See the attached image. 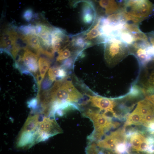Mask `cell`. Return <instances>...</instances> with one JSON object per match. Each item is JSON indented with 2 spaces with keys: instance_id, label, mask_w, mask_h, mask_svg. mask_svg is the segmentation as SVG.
I'll list each match as a JSON object with an SVG mask.
<instances>
[{
  "instance_id": "d6986e66",
  "label": "cell",
  "mask_w": 154,
  "mask_h": 154,
  "mask_svg": "<svg viewBox=\"0 0 154 154\" xmlns=\"http://www.w3.org/2000/svg\"><path fill=\"white\" fill-rule=\"evenodd\" d=\"M19 30L23 35L33 34V25H30L22 26L19 28Z\"/></svg>"
},
{
  "instance_id": "4fadbf2b",
  "label": "cell",
  "mask_w": 154,
  "mask_h": 154,
  "mask_svg": "<svg viewBox=\"0 0 154 154\" xmlns=\"http://www.w3.org/2000/svg\"><path fill=\"white\" fill-rule=\"evenodd\" d=\"M143 116L135 109L128 116L127 125H139L143 123Z\"/></svg>"
},
{
  "instance_id": "ffe728a7",
  "label": "cell",
  "mask_w": 154,
  "mask_h": 154,
  "mask_svg": "<svg viewBox=\"0 0 154 154\" xmlns=\"http://www.w3.org/2000/svg\"><path fill=\"white\" fill-rule=\"evenodd\" d=\"M86 151V154H99L97 146L94 142H89Z\"/></svg>"
},
{
  "instance_id": "603a6c76",
  "label": "cell",
  "mask_w": 154,
  "mask_h": 154,
  "mask_svg": "<svg viewBox=\"0 0 154 154\" xmlns=\"http://www.w3.org/2000/svg\"></svg>"
},
{
  "instance_id": "277c9868",
  "label": "cell",
  "mask_w": 154,
  "mask_h": 154,
  "mask_svg": "<svg viewBox=\"0 0 154 154\" xmlns=\"http://www.w3.org/2000/svg\"><path fill=\"white\" fill-rule=\"evenodd\" d=\"M104 42L105 58L109 63L119 61L129 50L128 45L116 38L107 39Z\"/></svg>"
},
{
  "instance_id": "2e32d148",
  "label": "cell",
  "mask_w": 154,
  "mask_h": 154,
  "mask_svg": "<svg viewBox=\"0 0 154 154\" xmlns=\"http://www.w3.org/2000/svg\"><path fill=\"white\" fill-rule=\"evenodd\" d=\"M18 33L13 29H7L4 31L1 35L0 44L17 37Z\"/></svg>"
},
{
  "instance_id": "5bb4252c",
  "label": "cell",
  "mask_w": 154,
  "mask_h": 154,
  "mask_svg": "<svg viewBox=\"0 0 154 154\" xmlns=\"http://www.w3.org/2000/svg\"><path fill=\"white\" fill-rule=\"evenodd\" d=\"M38 64L40 76L43 79L46 72L49 69L50 63L47 58L43 57H40L38 59Z\"/></svg>"
},
{
  "instance_id": "7c38bea8",
  "label": "cell",
  "mask_w": 154,
  "mask_h": 154,
  "mask_svg": "<svg viewBox=\"0 0 154 154\" xmlns=\"http://www.w3.org/2000/svg\"><path fill=\"white\" fill-rule=\"evenodd\" d=\"M117 38L128 46L133 44L135 42L134 37L131 33L125 27L121 31L118 35Z\"/></svg>"
},
{
  "instance_id": "6da1fadb",
  "label": "cell",
  "mask_w": 154,
  "mask_h": 154,
  "mask_svg": "<svg viewBox=\"0 0 154 154\" xmlns=\"http://www.w3.org/2000/svg\"><path fill=\"white\" fill-rule=\"evenodd\" d=\"M54 117L42 113H33L27 118L16 142L18 148L26 149L62 133Z\"/></svg>"
},
{
  "instance_id": "9c48e42d",
  "label": "cell",
  "mask_w": 154,
  "mask_h": 154,
  "mask_svg": "<svg viewBox=\"0 0 154 154\" xmlns=\"http://www.w3.org/2000/svg\"><path fill=\"white\" fill-rule=\"evenodd\" d=\"M22 35L28 46L35 50L37 53L38 55L42 48L40 41L38 37L34 34Z\"/></svg>"
},
{
  "instance_id": "8992f818",
  "label": "cell",
  "mask_w": 154,
  "mask_h": 154,
  "mask_svg": "<svg viewBox=\"0 0 154 154\" xmlns=\"http://www.w3.org/2000/svg\"><path fill=\"white\" fill-rule=\"evenodd\" d=\"M120 134L117 131L111 132L104 138L97 141V146L101 148L113 150L116 149L120 140Z\"/></svg>"
},
{
  "instance_id": "3957f363",
  "label": "cell",
  "mask_w": 154,
  "mask_h": 154,
  "mask_svg": "<svg viewBox=\"0 0 154 154\" xmlns=\"http://www.w3.org/2000/svg\"><path fill=\"white\" fill-rule=\"evenodd\" d=\"M83 116L92 122L94 130L88 137L89 142H94L101 139L105 132L112 125L111 118L100 111L88 109L82 114Z\"/></svg>"
},
{
  "instance_id": "8fae6325",
  "label": "cell",
  "mask_w": 154,
  "mask_h": 154,
  "mask_svg": "<svg viewBox=\"0 0 154 154\" xmlns=\"http://www.w3.org/2000/svg\"><path fill=\"white\" fill-rule=\"evenodd\" d=\"M49 79L52 81L59 80L65 78L66 76V72L63 68L60 67L51 68L49 69L48 72Z\"/></svg>"
},
{
  "instance_id": "7402d4cb",
  "label": "cell",
  "mask_w": 154,
  "mask_h": 154,
  "mask_svg": "<svg viewBox=\"0 0 154 154\" xmlns=\"http://www.w3.org/2000/svg\"><path fill=\"white\" fill-rule=\"evenodd\" d=\"M117 150L120 152H122L125 151V145L123 143H121L117 145L116 148Z\"/></svg>"
},
{
  "instance_id": "44dd1931",
  "label": "cell",
  "mask_w": 154,
  "mask_h": 154,
  "mask_svg": "<svg viewBox=\"0 0 154 154\" xmlns=\"http://www.w3.org/2000/svg\"><path fill=\"white\" fill-rule=\"evenodd\" d=\"M33 16V11L31 9H28L26 10L24 12L23 15V17L24 19L28 22L31 19Z\"/></svg>"
},
{
  "instance_id": "ba28073f",
  "label": "cell",
  "mask_w": 154,
  "mask_h": 154,
  "mask_svg": "<svg viewBox=\"0 0 154 154\" xmlns=\"http://www.w3.org/2000/svg\"><path fill=\"white\" fill-rule=\"evenodd\" d=\"M100 6L105 9L107 15L116 13L121 11L118 4L114 0H100L99 2Z\"/></svg>"
},
{
  "instance_id": "e0dca14e",
  "label": "cell",
  "mask_w": 154,
  "mask_h": 154,
  "mask_svg": "<svg viewBox=\"0 0 154 154\" xmlns=\"http://www.w3.org/2000/svg\"><path fill=\"white\" fill-rule=\"evenodd\" d=\"M58 55L56 60L60 62L66 59H68L71 55V53L70 50L66 48L58 52Z\"/></svg>"
},
{
  "instance_id": "7a4b0ae2",
  "label": "cell",
  "mask_w": 154,
  "mask_h": 154,
  "mask_svg": "<svg viewBox=\"0 0 154 154\" xmlns=\"http://www.w3.org/2000/svg\"><path fill=\"white\" fill-rule=\"evenodd\" d=\"M121 11L130 16L134 22L139 24L152 14L154 5L148 0L123 1Z\"/></svg>"
},
{
  "instance_id": "9a60e30c",
  "label": "cell",
  "mask_w": 154,
  "mask_h": 154,
  "mask_svg": "<svg viewBox=\"0 0 154 154\" xmlns=\"http://www.w3.org/2000/svg\"><path fill=\"white\" fill-rule=\"evenodd\" d=\"M145 138L141 134L138 133L133 134L130 138V142L132 147L134 149L139 150V148L142 141Z\"/></svg>"
},
{
  "instance_id": "5b68a950",
  "label": "cell",
  "mask_w": 154,
  "mask_h": 154,
  "mask_svg": "<svg viewBox=\"0 0 154 154\" xmlns=\"http://www.w3.org/2000/svg\"><path fill=\"white\" fill-rule=\"evenodd\" d=\"M88 96L89 98L87 102L90 103L92 106L98 108L100 112L105 114L109 112L116 116L113 110L115 103L113 100L97 96Z\"/></svg>"
},
{
  "instance_id": "52a82bcc",
  "label": "cell",
  "mask_w": 154,
  "mask_h": 154,
  "mask_svg": "<svg viewBox=\"0 0 154 154\" xmlns=\"http://www.w3.org/2000/svg\"><path fill=\"white\" fill-rule=\"evenodd\" d=\"M38 54L28 48L25 52L21 60L29 71L36 73L38 69Z\"/></svg>"
},
{
  "instance_id": "ac0fdd59",
  "label": "cell",
  "mask_w": 154,
  "mask_h": 154,
  "mask_svg": "<svg viewBox=\"0 0 154 154\" xmlns=\"http://www.w3.org/2000/svg\"><path fill=\"white\" fill-rule=\"evenodd\" d=\"M124 27L131 33H135L141 32L139 29V25L133 23L125 22Z\"/></svg>"
},
{
  "instance_id": "30bf717a",
  "label": "cell",
  "mask_w": 154,
  "mask_h": 154,
  "mask_svg": "<svg viewBox=\"0 0 154 154\" xmlns=\"http://www.w3.org/2000/svg\"><path fill=\"white\" fill-rule=\"evenodd\" d=\"M100 18L98 20L93 27L86 34L85 39L86 40L87 42H88L87 41L88 40V42L91 44L89 40H95V39L98 38L101 39L103 42H104V40L102 37L100 31Z\"/></svg>"
},
{
  "instance_id": "cb8c5ba5",
  "label": "cell",
  "mask_w": 154,
  "mask_h": 154,
  "mask_svg": "<svg viewBox=\"0 0 154 154\" xmlns=\"http://www.w3.org/2000/svg\"></svg>"
}]
</instances>
